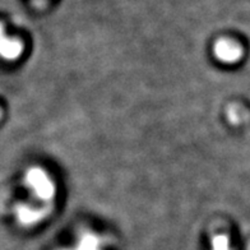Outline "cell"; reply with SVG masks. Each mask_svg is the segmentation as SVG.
I'll use <instances>...</instances> for the list:
<instances>
[{"mask_svg": "<svg viewBox=\"0 0 250 250\" xmlns=\"http://www.w3.org/2000/svg\"><path fill=\"white\" fill-rule=\"evenodd\" d=\"M212 247L213 250H230V244H229V239L226 236H216L212 241Z\"/></svg>", "mask_w": 250, "mask_h": 250, "instance_id": "obj_6", "label": "cell"}, {"mask_svg": "<svg viewBox=\"0 0 250 250\" xmlns=\"http://www.w3.org/2000/svg\"><path fill=\"white\" fill-rule=\"evenodd\" d=\"M22 43L18 40L5 36V32L0 35V56L7 60H14L22 53Z\"/></svg>", "mask_w": 250, "mask_h": 250, "instance_id": "obj_3", "label": "cell"}, {"mask_svg": "<svg viewBox=\"0 0 250 250\" xmlns=\"http://www.w3.org/2000/svg\"><path fill=\"white\" fill-rule=\"evenodd\" d=\"M26 184L40 199L47 201L54 195V185L41 168H32L27 172Z\"/></svg>", "mask_w": 250, "mask_h": 250, "instance_id": "obj_1", "label": "cell"}, {"mask_svg": "<svg viewBox=\"0 0 250 250\" xmlns=\"http://www.w3.org/2000/svg\"><path fill=\"white\" fill-rule=\"evenodd\" d=\"M214 55L220 62L234 64L243 56L241 47L230 40H220L214 45Z\"/></svg>", "mask_w": 250, "mask_h": 250, "instance_id": "obj_2", "label": "cell"}, {"mask_svg": "<svg viewBox=\"0 0 250 250\" xmlns=\"http://www.w3.org/2000/svg\"><path fill=\"white\" fill-rule=\"evenodd\" d=\"M78 250H100L99 239L92 235H86L79 243Z\"/></svg>", "mask_w": 250, "mask_h": 250, "instance_id": "obj_5", "label": "cell"}, {"mask_svg": "<svg viewBox=\"0 0 250 250\" xmlns=\"http://www.w3.org/2000/svg\"><path fill=\"white\" fill-rule=\"evenodd\" d=\"M18 218L23 225H32L39 222L43 216V212L40 209H35L32 207H21L18 211Z\"/></svg>", "mask_w": 250, "mask_h": 250, "instance_id": "obj_4", "label": "cell"}]
</instances>
